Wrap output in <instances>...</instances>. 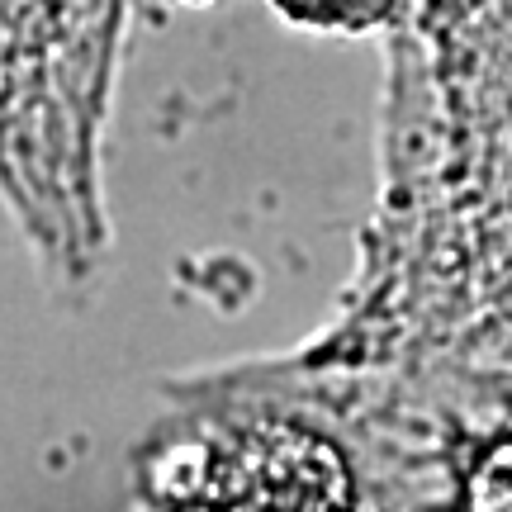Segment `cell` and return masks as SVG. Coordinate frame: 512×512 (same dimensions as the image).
I'll return each instance as SVG.
<instances>
[{
    "label": "cell",
    "mask_w": 512,
    "mask_h": 512,
    "mask_svg": "<svg viewBox=\"0 0 512 512\" xmlns=\"http://www.w3.org/2000/svg\"><path fill=\"white\" fill-rule=\"evenodd\" d=\"M181 5H200V0H181Z\"/></svg>",
    "instance_id": "3"
},
{
    "label": "cell",
    "mask_w": 512,
    "mask_h": 512,
    "mask_svg": "<svg viewBox=\"0 0 512 512\" xmlns=\"http://www.w3.org/2000/svg\"><path fill=\"white\" fill-rule=\"evenodd\" d=\"M275 5L299 24H323V29H366L399 10V0H275Z\"/></svg>",
    "instance_id": "2"
},
{
    "label": "cell",
    "mask_w": 512,
    "mask_h": 512,
    "mask_svg": "<svg viewBox=\"0 0 512 512\" xmlns=\"http://www.w3.org/2000/svg\"><path fill=\"white\" fill-rule=\"evenodd\" d=\"M119 24L124 0H0V195L62 280L110 242L100 128Z\"/></svg>",
    "instance_id": "1"
}]
</instances>
